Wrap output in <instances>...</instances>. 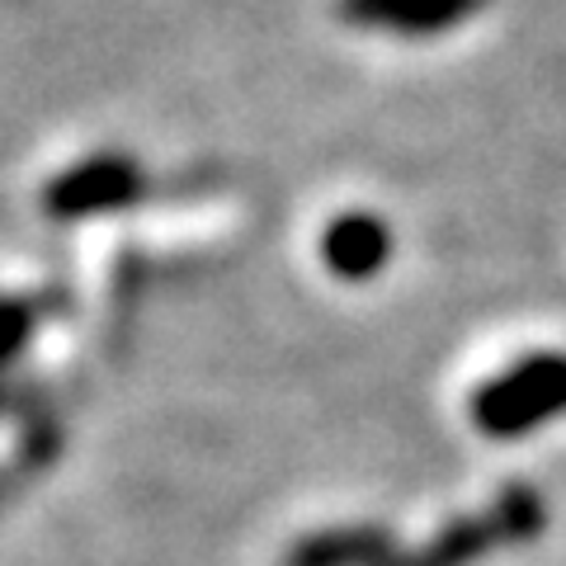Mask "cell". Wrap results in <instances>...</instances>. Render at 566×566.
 I'll use <instances>...</instances> for the list:
<instances>
[{
	"mask_svg": "<svg viewBox=\"0 0 566 566\" xmlns=\"http://www.w3.org/2000/svg\"><path fill=\"white\" fill-rule=\"evenodd\" d=\"M566 416V354H528L472 392V424L491 439H520Z\"/></svg>",
	"mask_w": 566,
	"mask_h": 566,
	"instance_id": "obj_1",
	"label": "cell"
},
{
	"mask_svg": "<svg viewBox=\"0 0 566 566\" xmlns=\"http://www.w3.org/2000/svg\"><path fill=\"white\" fill-rule=\"evenodd\" d=\"M151 193H156L151 175L128 151H95L85 161L66 166L43 189V212L52 222H91V218H109V212H128L142 199H151Z\"/></svg>",
	"mask_w": 566,
	"mask_h": 566,
	"instance_id": "obj_2",
	"label": "cell"
},
{
	"mask_svg": "<svg viewBox=\"0 0 566 566\" xmlns=\"http://www.w3.org/2000/svg\"><path fill=\"white\" fill-rule=\"evenodd\" d=\"M486 0H340V20L354 29H382L401 39H434L468 24Z\"/></svg>",
	"mask_w": 566,
	"mask_h": 566,
	"instance_id": "obj_3",
	"label": "cell"
},
{
	"mask_svg": "<svg viewBox=\"0 0 566 566\" xmlns=\"http://www.w3.org/2000/svg\"><path fill=\"white\" fill-rule=\"evenodd\" d=\"M322 260L345 283L378 279L382 264L392 260V227L378 212H340L322 232Z\"/></svg>",
	"mask_w": 566,
	"mask_h": 566,
	"instance_id": "obj_4",
	"label": "cell"
},
{
	"mask_svg": "<svg viewBox=\"0 0 566 566\" xmlns=\"http://www.w3.org/2000/svg\"><path fill=\"white\" fill-rule=\"evenodd\" d=\"M392 553L397 543L382 524H349V528H322L312 538H297L283 566H387Z\"/></svg>",
	"mask_w": 566,
	"mask_h": 566,
	"instance_id": "obj_5",
	"label": "cell"
},
{
	"mask_svg": "<svg viewBox=\"0 0 566 566\" xmlns=\"http://www.w3.org/2000/svg\"><path fill=\"white\" fill-rule=\"evenodd\" d=\"M510 534L495 510H486V515H468V520H453L444 524L439 534L420 547V553L411 557H392L387 566H472L476 557L495 553V547H505Z\"/></svg>",
	"mask_w": 566,
	"mask_h": 566,
	"instance_id": "obj_6",
	"label": "cell"
},
{
	"mask_svg": "<svg viewBox=\"0 0 566 566\" xmlns=\"http://www.w3.org/2000/svg\"><path fill=\"white\" fill-rule=\"evenodd\" d=\"M66 316V293L48 289V293H24V297H0V378L24 359L29 340L39 335L48 322Z\"/></svg>",
	"mask_w": 566,
	"mask_h": 566,
	"instance_id": "obj_7",
	"label": "cell"
},
{
	"mask_svg": "<svg viewBox=\"0 0 566 566\" xmlns=\"http://www.w3.org/2000/svg\"><path fill=\"white\" fill-rule=\"evenodd\" d=\"M29 472H33V468H24V463H20V468H0V501H10L14 486H20Z\"/></svg>",
	"mask_w": 566,
	"mask_h": 566,
	"instance_id": "obj_8",
	"label": "cell"
}]
</instances>
